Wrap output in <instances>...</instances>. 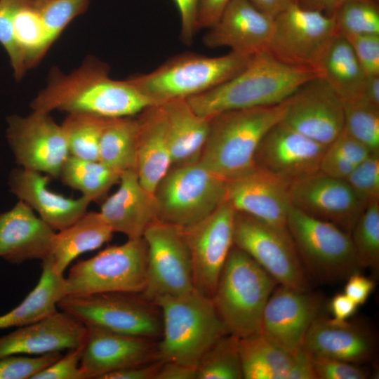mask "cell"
Returning <instances> with one entry per match:
<instances>
[{
    "instance_id": "cell-52",
    "label": "cell",
    "mask_w": 379,
    "mask_h": 379,
    "mask_svg": "<svg viewBox=\"0 0 379 379\" xmlns=\"http://www.w3.org/2000/svg\"><path fill=\"white\" fill-rule=\"evenodd\" d=\"M375 286L374 281L358 272L347 279L344 292L357 305L365 303Z\"/></svg>"
},
{
    "instance_id": "cell-59",
    "label": "cell",
    "mask_w": 379,
    "mask_h": 379,
    "mask_svg": "<svg viewBox=\"0 0 379 379\" xmlns=\"http://www.w3.org/2000/svg\"><path fill=\"white\" fill-rule=\"evenodd\" d=\"M359 100L379 108V75L366 76Z\"/></svg>"
},
{
    "instance_id": "cell-31",
    "label": "cell",
    "mask_w": 379,
    "mask_h": 379,
    "mask_svg": "<svg viewBox=\"0 0 379 379\" xmlns=\"http://www.w3.org/2000/svg\"><path fill=\"white\" fill-rule=\"evenodd\" d=\"M317 70L344 102L360 98L366 74L345 36L336 33L331 38L319 58Z\"/></svg>"
},
{
    "instance_id": "cell-12",
    "label": "cell",
    "mask_w": 379,
    "mask_h": 379,
    "mask_svg": "<svg viewBox=\"0 0 379 379\" xmlns=\"http://www.w3.org/2000/svg\"><path fill=\"white\" fill-rule=\"evenodd\" d=\"M147 246L146 283L140 293L154 303L163 296L194 291L192 260L182 229L160 221L143 234Z\"/></svg>"
},
{
    "instance_id": "cell-45",
    "label": "cell",
    "mask_w": 379,
    "mask_h": 379,
    "mask_svg": "<svg viewBox=\"0 0 379 379\" xmlns=\"http://www.w3.org/2000/svg\"><path fill=\"white\" fill-rule=\"evenodd\" d=\"M22 0H0V44L7 52L14 72L20 79L27 70L16 44L12 24L13 13Z\"/></svg>"
},
{
    "instance_id": "cell-22",
    "label": "cell",
    "mask_w": 379,
    "mask_h": 379,
    "mask_svg": "<svg viewBox=\"0 0 379 379\" xmlns=\"http://www.w3.org/2000/svg\"><path fill=\"white\" fill-rule=\"evenodd\" d=\"M274 18L248 0H231L204 37L210 48L227 47L231 51L253 56L267 51Z\"/></svg>"
},
{
    "instance_id": "cell-42",
    "label": "cell",
    "mask_w": 379,
    "mask_h": 379,
    "mask_svg": "<svg viewBox=\"0 0 379 379\" xmlns=\"http://www.w3.org/2000/svg\"><path fill=\"white\" fill-rule=\"evenodd\" d=\"M91 0H36L39 12L52 45L67 25L88 8Z\"/></svg>"
},
{
    "instance_id": "cell-21",
    "label": "cell",
    "mask_w": 379,
    "mask_h": 379,
    "mask_svg": "<svg viewBox=\"0 0 379 379\" xmlns=\"http://www.w3.org/2000/svg\"><path fill=\"white\" fill-rule=\"evenodd\" d=\"M291 182L256 166L244 175L227 180L226 201L236 211L287 228L288 215L292 206Z\"/></svg>"
},
{
    "instance_id": "cell-26",
    "label": "cell",
    "mask_w": 379,
    "mask_h": 379,
    "mask_svg": "<svg viewBox=\"0 0 379 379\" xmlns=\"http://www.w3.org/2000/svg\"><path fill=\"white\" fill-rule=\"evenodd\" d=\"M8 184L12 193L36 211L55 231L63 230L77 221L87 212L91 203L84 196L72 199L51 191L48 187V176L23 168L11 173Z\"/></svg>"
},
{
    "instance_id": "cell-55",
    "label": "cell",
    "mask_w": 379,
    "mask_h": 379,
    "mask_svg": "<svg viewBox=\"0 0 379 379\" xmlns=\"http://www.w3.org/2000/svg\"><path fill=\"white\" fill-rule=\"evenodd\" d=\"M285 379H316L310 356L303 348L295 353Z\"/></svg>"
},
{
    "instance_id": "cell-43",
    "label": "cell",
    "mask_w": 379,
    "mask_h": 379,
    "mask_svg": "<svg viewBox=\"0 0 379 379\" xmlns=\"http://www.w3.org/2000/svg\"><path fill=\"white\" fill-rule=\"evenodd\" d=\"M61 356L60 352H54L35 357L16 354L4 357L0 359V379H32Z\"/></svg>"
},
{
    "instance_id": "cell-47",
    "label": "cell",
    "mask_w": 379,
    "mask_h": 379,
    "mask_svg": "<svg viewBox=\"0 0 379 379\" xmlns=\"http://www.w3.org/2000/svg\"><path fill=\"white\" fill-rule=\"evenodd\" d=\"M345 38L366 76L379 75V35H355Z\"/></svg>"
},
{
    "instance_id": "cell-40",
    "label": "cell",
    "mask_w": 379,
    "mask_h": 379,
    "mask_svg": "<svg viewBox=\"0 0 379 379\" xmlns=\"http://www.w3.org/2000/svg\"><path fill=\"white\" fill-rule=\"evenodd\" d=\"M336 33L347 37L379 35V6L375 0H352L332 15Z\"/></svg>"
},
{
    "instance_id": "cell-60",
    "label": "cell",
    "mask_w": 379,
    "mask_h": 379,
    "mask_svg": "<svg viewBox=\"0 0 379 379\" xmlns=\"http://www.w3.org/2000/svg\"><path fill=\"white\" fill-rule=\"evenodd\" d=\"M262 13L276 17L297 0H248Z\"/></svg>"
},
{
    "instance_id": "cell-13",
    "label": "cell",
    "mask_w": 379,
    "mask_h": 379,
    "mask_svg": "<svg viewBox=\"0 0 379 379\" xmlns=\"http://www.w3.org/2000/svg\"><path fill=\"white\" fill-rule=\"evenodd\" d=\"M335 34L332 15L304 8L295 2L274 17L267 52L286 65L317 70L320 57Z\"/></svg>"
},
{
    "instance_id": "cell-46",
    "label": "cell",
    "mask_w": 379,
    "mask_h": 379,
    "mask_svg": "<svg viewBox=\"0 0 379 379\" xmlns=\"http://www.w3.org/2000/svg\"><path fill=\"white\" fill-rule=\"evenodd\" d=\"M316 379H366L367 372L357 364L340 359L310 355Z\"/></svg>"
},
{
    "instance_id": "cell-50",
    "label": "cell",
    "mask_w": 379,
    "mask_h": 379,
    "mask_svg": "<svg viewBox=\"0 0 379 379\" xmlns=\"http://www.w3.org/2000/svg\"><path fill=\"white\" fill-rule=\"evenodd\" d=\"M179 11L181 19L180 38L187 45H190L199 30L197 19L200 0H173Z\"/></svg>"
},
{
    "instance_id": "cell-20",
    "label": "cell",
    "mask_w": 379,
    "mask_h": 379,
    "mask_svg": "<svg viewBox=\"0 0 379 379\" xmlns=\"http://www.w3.org/2000/svg\"><path fill=\"white\" fill-rule=\"evenodd\" d=\"M326 147L280 121L261 140L255 164L293 182L320 171Z\"/></svg>"
},
{
    "instance_id": "cell-16",
    "label": "cell",
    "mask_w": 379,
    "mask_h": 379,
    "mask_svg": "<svg viewBox=\"0 0 379 379\" xmlns=\"http://www.w3.org/2000/svg\"><path fill=\"white\" fill-rule=\"evenodd\" d=\"M281 122L324 146L344 127V101L320 77L298 87L286 100Z\"/></svg>"
},
{
    "instance_id": "cell-29",
    "label": "cell",
    "mask_w": 379,
    "mask_h": 379,
    "mask_svg": "<svg viewBox=\"0 0 379 379\" xmlns=\"http://www.w3.org/2000/svg\"><path fill=\"white\" fill-rule=\"evenodd\" d=\"M161 105L166 121L171 166L199 161L208 135L211 117L196 113L186 99Z\"/></svg>"
},
{
    "instance_id": "cell-3",
    "label": "cell",
    "mask_w": 379,
    "mask_h": 379,
    "mask_svg": "<svg viewBox=\"0 0 379 379\" xmlns=\"http://www.w3.org/2000/svg\"><path fill=\"white\" fill-rule=\"evenodd\" d=\"M286 101L263 107L235 109L211 117L208 135L199 161L207 168L230 180L256 166L255 154L261 140L281 121Z\"/></svg>"
},
{
    "instance_id": "cell-9",
    "label": "cell",
    "mask_w": 379,
    "mask_h": 379,
    "mask_svg": "<svg viewBox=\"0 0 379 379\" xmlns=\"http://www.w3.org/2000/svg\"><path fill=\"white\" fill-rule=\"evenodd\" d=\"M287 228L310 277L323 283L347 279L360 268L350 234L291 206Z\"/></svg>"
},
{
    "instance_id": "cell-35",
    "label": "cell",
    "mask_w": 379,
    "mask_h": 379,
    "mask_svg": "<svg viewBox=\"0 0 379 379\" xmlns=\"http://www.w3.org/2000/svg\"><path fill=\"white\" fill-rule=\"evenodd\" d=\"M121 173L100 161L69 155L59 178L62 182L92 201L102 199L119 182Z\"/></svg>"
},
{
    "instance_id": "cell-39",
    "label": "cell",
    "mask_w": 379,
    "mask_h": 379,
    "mask_svg": "<svg viewBox=\"0 0 379 379\" xmlns=\"http://www.w3.org/2000/svg\"><path fill=\"white\" fill-rule=\"evenodd\" d=\"M360 267L379 270V201L367 204L350 233Z\"/></svg>"
},
{
    "instance_id": "cell-24",
    "label": "cell",
    "mask_w": 379,
    "mask_h": 379,
    "mask_svg": "<svg viewBox=\"0 0 379 379\" xmlns=\"http://www.w3.org/2000/svg\"><path fill=\"white\" fill-rule=\"evenodd\" d=\"M119 182V188L103 201L99 212L114 232L128 239L141 238L158 220L156 197L140 184L135 170L123 172Z\"/></svg>"
},
{
    "instance_id": "cell-54",
    "label": "cell",
    "mask_w": 379,
    "mask_h": 379,
    "mask_svg": "<svg viewBox=\"0 0 379 379\" xmlns=\"http://www.w3.org/2000/svg\"><path fill=\"white\" fill-rule=\"evenodd\" d=\"M230 1L231 0H200L198 29L211 27Z\"/></svg>"
},
{
    "instance_id": "cell-34",
    "label": "cell",
    "mask_w": 379,
    "mask_h": 379,
    "mask_svg": "<svg viewBox=\"0 0 379 379\" xmlns=\"http://www.w3.org/2000/svg\"><path fill=\"white\" fill-rule=\"evenodd\" d=\"M138 116L109 118L103 129L98 161L122 173L137 168Z\"/></svg>"
},
{
    "instance_id": "cell-32",
    "label": "cell",
    "mask_w": 379,
    "mask_h": 379,
    "mask_svg": "<svg viewBox=\"0 0 379 379\" xmlns=\"http://www.w3.org/2000/svg\"><path fill=\"white\" fill-rule=\"evenodd\" d=\"M41 270L38 283L24 300L0 316V330L35 323L58 311L65 296V275L55 272L47 260H42Z\"/></svg>"
},
{
    "instance_id": "cell-37",
    "label": "cell",
    "mask_w": 379,
    "mask_h": 379,
    "mask_svg": "<svg viewBox=\"0 0 379 379\" xmlns=\"http://www.w3.org/2000/svg\"><path fill=\"white\" fill-rule=\"evenodd\" d=\"M108 119L90 113H69L61 126L69 155L98 161L100 140Z\"/></svg>"
},
{
    "instance_id": "cell-23",
    "label": "cell",
    "mask_w": 379,
    "mask_h": 379,
    "mask_svg": "<svg viewBox=\"0 0 379 379\" xmlns=\"http://www.w3.org/2000/svg\"><path fill=\"white\" fill-rule=\"evenodd\" d=\"M86 326L63 311L19 327L0 338V359L27 354L41 355L84 345Z\"/></svg>"
},
{
    "instance_id": "cell-36",
    "label": "cell",
    "mask_w": 379,
    "mask_h": 379,
    "mask_svg": "<svg viewBox=\"0 0 379 379\" xmlns=\"http://www.w3.org/2000/svg\"><path fill=\"white\" fill-rule=\"evenodd\" d=\"M14 38L27 69L38 64L51 44L36 0H22L12 19Z\"/></svg>"
},
{
    "instance_id": "cell-17",
    "label": "cell",
    "mask_w": 379,
    "mask_h": 379,
    "mask_svg": "<svg viewBox=\"0 0 379 379\" xmlns=\"http://www.w3.org/2000/svg\"><path fill=\"white\" fill-rule=\"evenodd\" d=\"M290 199L305 214L350 234L367 205L345 180L321 171L292 182Z\"/></svg>"
},
{
    "instance_id": "cell-51",
    "label": "cell",
    "mask_w": 379,
    "mask_h": 379,
    "mask_svg": "<svg viewBox=\"0 0 379 379\" xmlns=\"http://www.w3.org/2000/svg\"><path fill=\"white\" fill-rule=\"evenodd\" d=\"M358 164L326 149L321 161L320 171L333 178L345 180Z\"/></svg>"
},
{
    "instance_id": "cell-25",
    "label": "cell",
    "mask_w": 379,
    "mask_h": 379,
    "mask_svg": "<svg viewBox=\"0 0 379 379\" xmlns=\"http://www.w3.org/2000/svg\"><path fill=\"white\" fill-rule=\"evenodd\" d=\"M302 348L310 355L359 364L371 359L376 346L374 337L364 326L319 316L309 328Z\"/></svg>"
},
{
    "instance_id": "cell-18",
    "label": "cell",
    "mask_w": 379,
    "mask_h": 379,
    "mask_svg": "<svg viewBox=\"0 0 379 379\" xmlns=\"http://www.w3.org/2000/svg\"><path fill=\"white\" fill-rule=\"evenodd\" d=\"M320 298L285 286L276 287L263 310L260 333L295 354L302 348L305 335L320 316Z\"/></svg>"
},
{
    "instance_id": "cell-14",
    "label": "cell",
    "mask_w": 379,
    "mask_h": 379,
    "mask_svg": "<svg viewBox=\"0 0 379 379\" xmlns=\"http://www.w3.org/2000/svg\"><path fill=\"white\" fill-rule=\"evenodd\" d=\"M6 137L16 162L23 168L59 178L69 157L61 125L49 113L33 110L26 116L8 117Z\"/></svg>"
},
{
    "instance_id": "cell-6",
    "label": "cell",
    "mask_w": 379,
    "mask_h": 379,
    "mask_svg": "<svg viewBox=\"0 0 379 379\" xmlns=\"http://www.w3.org/2000/svg\"><path fill=\"white\" fill-rule=\"evenodd\" d=\"M252 57L232 51L218 57L184 53L128 81L156 105H162L187 100L225 83L241 72Z\"/></svg>"
},
{
    "instance_id": "cell-2",
    "label": "cell",
    "mask_w": 379,
    "mask_h": 379,
    "mask_svg": "<svg viewBox=\"0 0 379 379\" xmlns=\"http://www.w3.org/2000/svg\"><path fill=\"white\" fill-rule=\"evenodd\" d=\"M317 77L316 69L286 65L264 51L232 79L187 100L196 113L212 117L227 110L281 103Z\"/></svg>"
},
{
    "instance_id": "cell-5",
    "label": "cell",
    "mask_w": 379,
    "mask_h": 379,
    "mask_svg": "<svg viewBox=\"0 0 379 379\" xmlns=\"http://www.w3.org/2000/svg\"><path fill=\"white\" fill-rule=\"evenodd\" d=\"M277 284L249 255L232 246L211 298L229 333L241 338L260 332L264 308Z\"/></svg>"
},
{
    "instance_id": "cell-19",
    "label": "cell",
    "mask_w": 379,
    "mask_h": 379,
    "mask_svg": "<svg viewBox=\"0 0 379 379\" xmlns=\"http://www.w3.org/2000/svg\"><path fill=\"white\" fill-rule=\"evenodd\" d=\"M86 326L79 364L84 379H102L110 373L158 360L154 340Z\"/></svg>"
},
{
    "instance_id": "cell-7",
    "label": "cell",
    "mask_w": 379,
    "mask_h": 379,
    "mask_svg": "<svg viewBox=\"0 0 379 379\" xmlns=\"http://www.w3.org/2000/svg\"><path fill=\"white\" fill-rule=\"evenodd\" d=\"M226 183L199 161L171 166L154 192L158 221L182 229L200 221L226 200Z\"/></svg>"
},
{
    "instance_id": "cell-28",
    "label": "cell",
    "mask_w": 379,
    "mask_h": 379,
    "mask_svg": "<svg viewBox=\"0 0 379 379\" xmlns=\"http://www.w3.org/2000/svg\"><path fill=\"white\" fill-rule=\"evenodd\" d=\"M140 131L137 145V173L140 184L154 193L172 166L167 126L161 105L137 114Z\"/></svg>"
},
{
    "instance_id": "cell-44",
    "label": "cell",
    "mask_w": 379,
    "mask_h": 379,
    "mask_svg": "<svg viewBox=\"0 0 379 379\" xmlns=\"http://www.w3.org/2000/svg\"><path fill=\"white\" fill-rule=\"evenodd\" d=\"M345 180L367 204L379 201V153H371Z\"/></svg>"
},
{
    "instance_id": "cell-57",
    "label": "cell",
    "mask_w": 379,
    "mask_h": 379,
    "mask_svg": "<svg viewBox=\"0 0 379 379\" xmlns=\"http://www.w3.org/2000/svg\"><path fill=\"white\" fill-rule=\"evenodd\" d=\"M357 306L345 293L336 294L331 301L333 319L338 321L347 320L354 314Z\"/></svg>"
},
{
    "instance_id": "cell-56",
    "label": "cell",
    "mask_w": 379,
    "mask_h": 379,
    "mask_svg": "<svg viewBox=\"0 0 379 379\" xmlns=\"http://www.w3.org/2000/svg\"><path fill=\"white\" fill-rule=\"evenodd\" d=\"M156 379H197L196 368L175 361H165Z\"/></svg>"
},
{
    "instance_id": "cell-48",
    "label": "cell",
    "mask_w": 379,
    "mask_h": 379,
    "mask_svg": "<svg viewBox=\"0 0 379 379\" xmlns=\"http://www.w3.org/2000/svg\"><path fill=\"white\" fill-rule=\"evenodd\" d=\"M84 345L69 350L51 366L32 379H84L79 368Z\"/></svg>"
},
{
    "instance_id": "cell-27",
    "label": "cell",
    "mask_w": 379,
    "mask_h": 379,
    "mask_svg": "<svg viewBox=\"0 0 379 379\" xmlns=\"http://www.w3.org/2000/svg\"><path fill=\"white\" fill-rule=\"evenodd\" d=\"M55 231L19 200L0 213V258L12 264L45 259Z\"/></svg>"
},
{
    "instance_id": "cell-38",
    "label": "cell",
    "mask_w": 379,
    "mask_h": 379,
    "mask_svg": "<svg viewBox=\"0 0 379 379\" xmlns=\"http://www.w3.org/2000/svg\"><path fill=\"white\" fill-rule=\"evenodd\" d=\"M239 339L227 333L213 343L197 366V379H242Z\"/></svg>"
},
{
    "instance_id": "cell-58",
    "label": "cell",
    "mask_w": 379,
    "mask_h": 379,
    "mask_svg": "<svg viewBox=\"0 0 379 379\" xmlns=\"http://www.w3.org/2000/svg\"><path fill=\"white\" fill-rule=\"evenodd\" d=\"M352 0H297L296 2L304 8L317 11L331 16L340 6Z\"/></svg>"
},
{
    "instance_id": "cell-41",
    "label": "cell",
    "mask_w": 379,
    "mask_h": 379,
    "mask_svg": "<svg viewBox=\"0 0 379 379\" xmlns=\"http://www.w3.org/2000/svg\"><path fill=\"white\" fill-rule=\"evenodd\" d=\"M343 128L371 153H379V108L359 99L344 102Z\"/></svg>"
},
{
    "instance_id": "cell-11",
    "label": "cell",
    "mask_w": 379,
    "mask_h": 379,
    "mask_svg": "<svg viewBox=\"0 0 379 379\" xmlns=\"http://www.w3.org/2000/svg\"><path fill=\"white\" fill-rule=\"evenodd\" d=\"M233 239L234 245L249 255L278 284L310 291V277L288 228L235 211Z\"/></svg>"
},
{
    "instance_id": "cell-8",
    "label": "cell",
    "mask_w": 379,
    "mask_h": 379,
    "mask_svg": "<svg viewBox=\"0 0 379 379\" xmlns=\"http://www.w3.org/2000/svg\"><path fill=\"white\" fill-rule=\"evenodd\" d=\"M147 246L143 237L128 239L72 266L64 278L65 295L141 293L146 283Z\"/></svg>"
},
{
    "instance_id": "cell-49",
    "label": "cell",
    "mask_w": 379,
    "mask_h": 379,
    "mask_svg": "<svg viewBox=\"0 0 379 379\" xmlns=\"http://www.w3.org/2000/svg\"><path fill=\"white\" fill-rule=\"evenodd\" d=\"M327 151L359 164L371 153L343 128L337 138L326 148Z\"/></svg>"
},
{
    "instance_id": "cell-15",
    "label": "cell",
    "mask_w": 379,
    "mask_h": 379,
    "mask_svg": "<svg viewBox=\"0 0 379 379\" xmlns=\"http://www.w3.org/2000/svg\"><path fill=\"white\" fill-rule=\"evenodd\" d=\"M234 213L225 200L208 216L182 229L191 256L194 289L210 298L234 246Z\"/></svg>"
},
{
    "instance_id": "cell-4",
    "label": "cell",
    "mask_w": 379,
    "mask_h": 379,
    "mask_svg": "<svg viewBox=\"0 0 379 379\" xmlns=\"http://www.w3.org/2000/svg\"><path fill=\"white\" fill-rule=\"evenodd\" d=\"M161 315L158 360L175 361L194 368L207 350L229 333L211 298L194 291L163 296L154 301Z\"/></svg>"
},
{
    "instance_id": "cell-53",
    "label": "cell",
    "mask_w": 379,
    "mask_h": 379,
    "mask_svg": "<svg viewBox=\"0 0 379 379\" xmlns=\"http://www.w3.org/2000/svg\"><path fill=\"white\" fill-rule=\"evenodd\" d=\"M163 361H154L110 373L102 379H156Z\"/></svg>"
},
{
    "instance_id": "cell-33",
    "label": "cell",
    "mask_w": 379,
    "mask_h": 379,
    "mask_svg": "<svg viewBox=\"0 0 379 379\" xmlns=\"http://www.w3.org/2000/svg\"><path fill=\"white\" fill-rule=\"evenodd\" d=\"M243 378L285 379L294 354L257 333L239 339Z\"/></svg>"
},
{
    "instance_id": "cell-10",
    "label": "cell",
    "mask_w": 379,
    "mask_h": 379,
    "mask_svg": "<svg viewBox=\"0 0 379 379\" xmlns=\"http://www.w3.org/2000/svg\"><path fill=\"white\" fill-rule=\"evenodd\" d=\"M58 307L85 326L152 340L161 335L159 309L140 293L65 295L59 301Z\"/></svg>"
},
{
    "instance_id": "cell-1",
    "label": "cell",
    "mask_w": 379,
    "mask_h": 379,
    "mask_svg": "<svg viewBox=\"0 0 379 379\" xmlns=\"http://www.w3.org/2000/svg\"><path fill=\"white\" fill-rule=\"evenodd\" d=\"M109 67L95 59H86L70 74L53 71L47 86L31 102L32 110L50 113L84 112L105 118L135 116L153 105L128 79L114 80Z\"/></svg>"
},
{
    "instance_id": "cell-30",
    "label": "cell",
    "mask_w": 379,
    "mask_h": 379,
    "mask_svg": "<svg viewBox=\"0 0 379 379\" xmlns=\"http://www.w3.org/2000/svg\"><path fill=\"white\" fill-rule=\"evenodd\" d=\"M113 233L100 212H86L71 225L55 232L48 255L44 260L64 275L75 258L100 248L112 239Z\"/></svg>"
}]
</instances>
